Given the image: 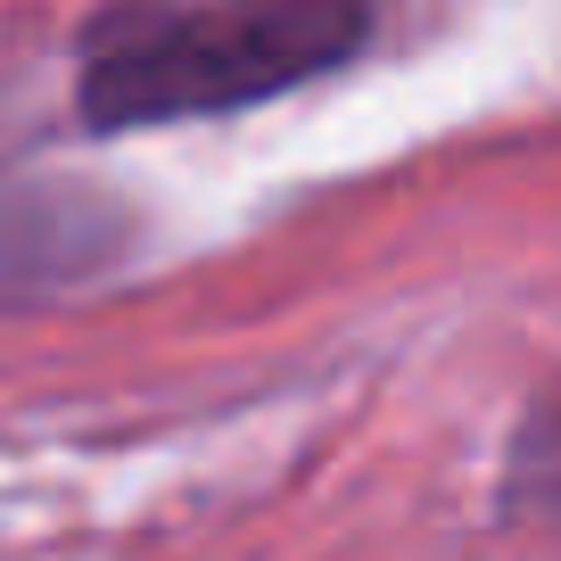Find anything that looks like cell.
<instances>
[{
    "instance_id": "cell-1",
    "label": "cell",
    "mask_w": 561,
    "mask_h": 561,
    "mask_svg": "<svg viewBox=\"0 0 561 561\" xmlns=\"http://www.w3.org/2000/svg\"><path fill=\"white\" fill-rule=\"evenodd\" d=\"M371 0H100L75 34V116L91 133L207 124L355 67Z\"/></svg>"
},
{
    "instance_id": "cell-2",
    "label": "cell",
    "mask_w": 561,
    "mask_h": 561,
    "mask_svg": "<svg viewBox=\"0 0 561 561\" xmlns=\"http://www.w3.org/2000/svg\"><path fill=\"white\" fill-rule=\"evenodd\" d=\"M133 256V207L67 174H0V314L67 298Z\"/></svg>"
}]
</instances>
